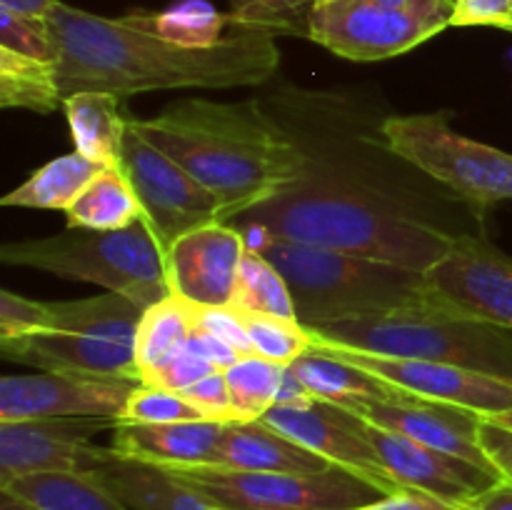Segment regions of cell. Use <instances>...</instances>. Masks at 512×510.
<instances>
[{"mask_svg": "<svg viewBox=\"0 0 512 510\" xmlns=\"http://www.w3.org/2000/svg\"><path fill=\"white\" fill-rule=\"evenodd\" d=\"M138 380L45 373L0 380V420L105 418L118 420Z\"/></svg>", "mask_w": 512, "mask_h": 510, "instance_id": "15", "label": "cell"}, {"mask_svg": "<svg viewBox=\"0 0 512 510\" xmlns=\"http://www.w3.org/2000/svg\"><path fill=\"white\" fill-rule=\"evenodd\" d=\"M45 23L63 98L83 90L128 98L150 90L260 85L280 65L275 35L263 30L235 28L218 45L185 48L125 18H105L60 0Z\"/></svg>", "mask_w": 512, "mask_h": 510, "instance_id": "1", "label": "cell"}, {"mask_svg": "<svg viewBox=\"0 0 512 510\" xmlns=\"http://www.w3.org/2000/svg\"><path fill=\"white\" fill-rule=\"evenodd\" d=\"M288 365L270 363L260 355H243L238 363L225 370L230 398H233L238 423L243 420H260L275 403L283 388Z\"/></svg>", "mask_w": 512, "mask_h": 510, "instance_id": "32", "label": "cell"}, {"mask_svg": "<svg viewBox=\"0 0 512 510\" xmlns=\"http://www.w3.org/2000/svg\"><path fill=\"white\" fill-rule=\"evenodd\" d=\"M355 510H463V508H455V505L445 503V500L440 498H433V495L423 493V490L403 488L400 493L385 495V498Z\"/></svg>", "mask_w": 512, "mask_h": 510, "instance_id": "43", "label": "cell"}, {"mask_svg": "<svg viewBox=\"0 0 512 510\" xmlns=\"http://www.w3.org/2000/svg\"><path fill=\"white\" fill-rule=\"evenodd\" d=\"M98 478L130 510H213L195 490L160 465L120 458L100 465Z\"/></svg>", "mask_w": 512, "mask_h": 510, "instance_id": "24", "label": "cell"}, {"mask_svg": "<svg viewBox=\"0 0 512 510\" xmlns=\"http://www.w3.org/2000/svg\"><path fill=\"white\" fill-rule=\"evenodd\" d=\"M245 253L248 238L233 223H210L190 230L165 250L170 293L195 308L230 305Z\"/></svg>", "mask_w": 512, "mask_h": 510, "instance_id": "18", "label": "cell"}, {"mask_svg": "<svg viewBox=\"0 0 512 510\" xmlns=\"http://www.w3.org/2000/svg\"><path fill=\"white\" fill-rule=\"evenodd\" d=\"M180 395H183L188 403H193L195 408L203 413L205 420L238 423V415H235V408H233V398H230L228 380H225V370H213V373L200 378L198 383H193Z\"/></svg>", "mask_w": 512, "mask_h": 510, "instance_id": "39", "label": "cell"}, {"mask_svg": "<svg viewBox=\"0 0 512 510\" xmlns=\"http://www.w3.org/2000/svg\"><path fill=\"white\" fill-rule=\"evenodd\" d=\"M325 3H338V0H318V5H325Z\"/></svg>", "mask_w": 512, "mask_h": 510, "instance_id": "48", "label": "cell"}, {"mask_svg": "<svg viewBox=\"0 0 512 510\" xmlns=\"http://www.w3.org/2000/svg\"><path fill=\"white\" fill-rule=\"evenodd\" d=\"M0 48L55 63V43L48 23L15 15L5 8H0Z\"/></svg>", "mask_w": 512, "mask_h": 510, "instance_id": "36", "label": "cell"}, {"mask_svg": "<svg viewBox=\"0 0 512 510\" xmlns=\"http://www.w3.org/2000/svg\"><path fill=\"white\" fill-rule=\"evenodd\" d=\"M288 370L315 400L338 405V408H345V405L355 403V400L413 398V395L393 388L390 383L355 368V365L343 363L338 358H330V355L315 353V350H308L305 355H300L295 363L288 365Z\"/></svg>", "mask_w": 512, "mask_h": 510, "instance_id": "25", "label": "cell"}, {"mask_svg": "<svg viewBox=\"0 0 512 510\" xmlns=\"http://www.w3.org/2000/svg\"><path fill=\"white\" fill-rule=\"evenodd\" d=\"M68 228L120 230L145 220L143 205L123 170L103 168L65 210Z\"/></svg>", "mask_w": 512, "mask_h": 510, "instance_id": "27", "label": "cell"}, {"mask_svg": "<svg viewBox=\"0 0 512 510\" xmlns=\"http://www.w3.org/2000/svg\"><path fill=\"white\" fill-rule=\"evenodd\" d=\"M100 170L103 168L98 163L75 150V153L60 155L35 170L20 188L3 195L0 203L5 208H43L65 213Z\"/></svg>", "mask_w": 512, "mask_h": 510, "instance_id": "26", "label": "cell"}, {"mask_svg": "<svg viewBox=\"0 0 512 510\" xmlns=\"http://www.w3.org/2000/svg\"><path fill=\"white\" fill-rule=\"evenodd\" d=\"M230 25L270 35H310L318 0H228Z\"/></svg>", "mask_w": 512, "mask_h": 510, "instance_id": "33", "label": "cell"}, {"mask_svg": "<svg viewBox=\"0 0 512 510\" xmlns=\"http://www.w3.org/2000/svg\"><path fill=\"white\" fill-rule=\"evenodd\" d=\"M145 308L108 293L70 303H50L48 325L38 333L0 340L8 360L45 373L138 380L135 333Z\"/></svg>", "mask_w": 512, "mask_h": 510, "instance_id": "6", "label": "cell"}, {"mask_svg": "<svg viewBox=\"0 0 512 510\" xmlns=\"http://www.w3.org/2000/svg\"><path fill=\"white\" fill-rule=\"evenodd\" d=\"M243 233L248 248L263 253L288 280L295 313L305 328L433 310L423 273L358 255L283 243L258 225H248Z\"/></svg>", "mask_w": 512, "mask_h": 510, "instance_id": "4", "label": "cell"}, {"mask_svg": "<svg viewBox=\"0 0 512 510\" xmlns=\"http://www.w3.org/2000/svg\"><path fill=\"white\" fill-rule=\"evenodd\" d=\"M50 303L23 298L10 290L0 293V340H15L38 333L48 325Z\"/></svg>", "mask_w": 512, "mask_h": 510, "instance_id": "38", "label": "cell"}, {"mask_svg": "<svg viewBox=\"0 0 512 510\" xmlns=\"http://www.w3.org/2000/svg\"><path fill=\"white\" fill-rule=\"evenodd\" d=\"M308 330L348 348L395 355V358L435 360V363L458 365L475 373L512 380L510 330L435 313V310L343 320V323H328Z\"/></svg>", "mask_w": 512, "mask_h": 510, "instance_id": "7", "label": "cell"}, {"mask_svg": "<svg viewBox=\"0 0 512 510\" xmlns=\"http://www.w3.org/2000/svg\"><path fill=\"white\" fill-rule=\"evenodd\" d=\"M58 0H0V8L10 10L15 15H25V18L45 20L50 10L55 8Z\"/></svg>", "mask_w": 512, "mask_h": 510, "instance_id": "46", "label": "cell"}, {"mask_svg": "<svg viewBox=\"0 0 512 510\" xmlns=\"http://www.w3.org/2000/svg\"><path fill=\"white\" fill-rule=\"evenodd\" d=\"M380 133L395 155L473 208L512 200V153L453 130L448 113L393 115L383 120Z\"/></svg>", "mask_w": 512, "mask_h": 510, "instance_id": "8", "label": "cell"}, {"mask_svg": "<svg viewBox=\"0 0 512 510\" xmlns=\"http://www.w3.org/2000/svg\"><path fill=\"white\" fill-rule=\"evenodd\" d=\"M213 465L265 473H323L335 468L328 460L265 425L263 420L228 423Z\"/></svg>", "mask_w": 512, "mask_h": 510, "instance_id": "21", "label": "cell"}, {"mask_svg": "<svg viewBox=\"0 0 512 510\" xmlns=\"http://www.w3.org/2000/svg\"><path fill=\"white\" fill-rule=\"evenodd\" d=\"M503 30H510V33H512V20H510V23L503 25Z\"/></svg>", "mask_w": 512, "mask_h": 510, "instance_id": "49", "label": "cell"}, {"mask_svg": "<svg viewBox=\"0 0 512 510\" xmlns=\"http://www.w3.org/2000/svg\"><path fill=\"white\" fill-rule=\"evenodd\" d=\"M135 28L160 35L170 43L185 48H210L225 38V25H230L228 15L215 10L208 0H180L160 13H130L125 15Z\"/></svg>", "mask_w": 512, "mask_h": 510, "instance_id": "30", "label": "cell"}, {"mask_svg": "<svg viewBox=\"0 0 512 510\" xmlns=\"http://www.w3.org/2000/svg\"><path fill=\"white\" fill-rule=\"evenodd\" d=\"M270 238L330 253L358 255L428 273L453 250L458 235L333 185H308L245 213Z\"/></svg>", "mask_w": 512, "mask_h": 510, "instance_id": "3", "label": "cell"}, {"mask_svg": "<svg viewBox=\"0 0 512 510\" xmlns=\"http://www.w3.org/2000/svg\"><path fill=\"white\" fill-rule=\"evenodd\" d=\"M480 445L500 473V478L512 483V430L483 418L480 420Z\"/></svg>", "mask_w": 512, "mask_h": 510, "instance_id": "42", "label": "cell"}, {"mask_svg": "<svg viewBox=\"0 0 512 510\" xmlns=\"http://www.w3.org/2000/svg\"><path fill=\"white\" fill-rule=\"evenodd\" d=\"M345 410L363 418L365 423L408 435V438L430 445V448H438L443 453L458 455L470 463L495 470V465L490 463L483 445H480L483 415L473 413V410L415 398V395L400 400H355V403L345 405Z\"/></svg>", "mask_w": 512, "mask_h": 510, "instance_id": "19", "label": "cell"}, {"mask_svg": "<svg viewBox=\"0 0 512 510\" xmlns=\"http://www.w3.org/2000/svg\"><path fill=\"white\" fill-rule=\"evenodd\" d=\"M310 338H313L310 350H315V353L355 365V368L385 380V383L408 395L435 400V403L458 405V408L473 410L483 418L512 410V380L475 373V370L458 368V365L435 363V360L395 358V355L348 348V345L320 338L313 330H310Z\"/></svg>", "mask_w": 512, "mask_h": 510, "instance_id": "12", "label": "cell"}, {"mask_svg": "<svg viewBox=\"0 0 512 510\" xmlns=\"http://www.w3.org/2000/svg\"><path fill=\"white\" fill-rule=\"evenodd\" d=\"M213 370H218V368H215L213 363H208V360H205L198 350L190 348V345H185L180 353H175L173 358L165 360L163 365L148 370V373L140 378V383L153 385V388L173 390V393H183V390H188L190 385L198 383L200 378L210 375Z\"/></svg>", "mask_w": 512, "mask_h": 510, "instance_id": "37", "label": "cell"}, {"mask_svg": "<svg viewBox=\"0 0 512 510\" xmlns=\"http://www.w3.org/2000/svg\"><path fill=\"white\" fill-rule=\"evenodd\" d=\"M0 260L95 283L108 293L125 295L140 308L170 295L165 250L145 220L120 230L68 228L50 238L5 243Z\"/></svg>", "mask_w": 512, "mask_h": 510, "instance_id": "5", "label": "cell"}, {"mask_svg": "<svg viewBox=\"0 0 512 510\" xmlns=\"http://www.w3.org/2000/svg\"><path fill=\"white\" fill-rule=\"evenodd\" d=\"M488 420H493V423L503 425V428L512 430V410H508V413H500V415H490Z\"/></svg>", "mask_w": 512, "mask_h": 510, "instance_id": "47", "label": "cell"}, {"mask_svg": "<svg viewBox=\"0 0 512 510\" xmlns=\"http://www.w3.org/2000/svg\"><path fill=\"white\" fill-rule=\"evenodd\" d=\"M65 118L75 150L100 168L123 170V145L128 118L120 115V98L113 93L83 90L65 98Z\"/></svg>", "mask_w": 512, "mask_h": 510, "instance_id": "23", "label": "cell"}, {"mask_svg": "<svg viewBox=\"0 0 512 510\" xmlns=\"http://www.w3.org/2000/svg\"><path fill=\"white\" fill-rule=\"evenodd\" d=\"M123 173L163 250L190 230L223 223L220 200L130 125L123 145Z\"/></svg>", "mask_w": 512, "mask_h": 510, "instance_id": "11", "label": "cell"}, {"mask_svg": "<svg viewBox=\"0 0 512 510\" xmlns=\"http://www.w3.org/2000/svg\"><path fill=\"white\" fill-rule=\"evenodd\" d=\"M65 103L58 65L0 48V105L50 115Z\"/></svg>", "mask_w": 512, "mask_h": 510, "instance_id": "29", "label": "cell"}, {"mask_svg": "<svg viewBox=\"0 0 512 510\" xmlns=\"http://www.w3.org/2000/svg\"><path fill=\"white\" fill-rule=\"evenodd\" d=\"M363 433L373 450L378 453L380 463L385 465L395 483L403 488L423 490L433 498L445 500L455 508L468 510L470 503L480 493L500 480V473L483 468L478 463L458 458V455L443 453L438 448L418 443L408 435L393 433V430L378 428L360 418Z\"/></svg>", "mask_w": 512, "mask_h": 510, "instance_id": "17", "label": "cell"}, {"mask_svg": "<svg viewBox=\"0 0 512 510\" xmlns=\"http://www.w3.org/2000/svg\"><path fill=\"white\" fill-rule=\"evenodd\" d=\"M230 305L243 310V313L278 315V318L298 320L288 280L263 253L253 248H248V253L240 260L233 303Z\"/></svg>", "mask_w": 512, "mask_h": 510, "instance_id": "31", "label": "cell"}, {"mask_svg": "<svg viewBox=\"0 0 512 510\" xmlns=\"http://www.w3.org/2000/svg\"><path fill=\"white\" fill-rule=\"evenodd\" d=\"M260 420L283 433L285 438L313 450L335 468H345L360 475L383 493L393 495L403 490V485L395 483L393 475L380 463L378 453L365 438L360 418L350 410L313 400L310 405H300V408L273 405Z\"/></svg>", "mask_w": 512, "mask_h": 510, "instance_id": "16", "label": "cell"}, {"mask_svg": "<svg viewBox=\"0 0 512 510\" xmlns=\"http://www.w3.org/2000/svg\"><path fill=\"white\" fill-rule=\"evenodd\" d=\"M193 330L195 305L178 295L170 293L168 298L145 308L138 333H135V363H138L140 378L180 353L188 345Z\"/></svg>", "mask_w": 512, "mask_h": 510, "instance_id": "28", "label": "cell"}, {"mask_svg": "<svg viewBox=\"0 0 512 510\" xmlns=\"http://www.w3.org/2000/svg\"><path fill=\"white\" fill-rule=\"evenodd\" d=\"M188 345H190V348L198 350V353L203 355L208 363H213L218 370H228L230 365L238 363V360L243 358V355H240L238 350L233 348V345H228L225 340L215 338L213 333L198 328V325H195L193 335H190V340H188Z\"/></svg>", "mask_w": 512, "mask_h": 510, "instance_id": "44", "label": "cell"}, {"mask_svg": "<svg viewBox=\"0 0 512 510\" xmlns=\"http://www.w3.org/2000/svg\"><path fill=\"white\" fill-rule=\"evenodd\" d=\"M105 428H115V420H0V483L28 473L98 470L115 458L113 448L90 443Z\"/></svg>", "mask_w": 512, "mask_h": 510, "instance_id": "14", "label": "cell"}, {"mask_svg": "<svg viewBox=\"0 0 512 510\" xmlns=\"http://www.w3.org/2000/svg\"><path fill=\"white\" fill-rule=\"evenodd\" d=\"M423 278L435 313L512 333V258L483 235H458L453 250Z\"/></svg>", "mask_w": 512, "mask_h": 510, "instance_id": "13", "label": "cell"}, {"mask_svg": "<svg viewBox=\"0 0 512 510\" xmlns=\"http://www.w3.org/2000/svg\"><path fill=\"white\" fill-rule=\"evenodd\" d=\"M228 423L218 420H183V423L128 425L115 423L110 448L120 458L178 468V465H213Z\"/></svg>", "mask_w": 512, "mask_h": 510, "instance_id": "20", "label": "cell"}, {"mask_svg": "<svg viewBox=\"0 0 512 510\" xmlns=\"http://www.w3.org/2000/svg\"><path fill=\"white\" fill-rule=\"evenodd\" d=\"M468 510H512V483L500 478L470 503Z\"/></svg>", "mask_w": 512, "mask_h": 510, "instance_id": "45", "label": "cell"}, {"mask_svg": "<svg viewBox=\"0 0 512 510\" xmlns=\"http://www.w3.org/2000/svg\"><path fill=\"white\" fill-rule=\"evenodd\" d=\"M512 20V0H455L453 25H493L503 28Z\"/></svg>", "mask_w": 512, "mask_h": 510, "instance_id": "41", "label": "cell"}, {"mask_svg": "<svg viewBox=\"0 0 512 510\" xmlns=\"http://www.w3.org/2000/svg\"><path fill=\"white\" fill-rule=\"evenodd\" d=\"M450 28V18L385 5L380 0H338L315 5L310 40L345 60L373 63L418 48Z\"/></svg>", "mask_w": 512, "mask_h": 510, "instance_id": "10", "label": "cell"}, {"mask_svg": "<svg viewBox=\"0 0 512 510\" xmlns=\"http://www.w3.org/2000/svg\"><path fill=\"white\" fill-rule=\"evenodd\" d=\"M128 125L220 200L223 223L298 188L310 173L308 155L258 100L183 98Z\"/></svg>", "mask_w": 512, "mask_h": 510, "instance_id": "2", "label": "cell"}, {"mask_svg": "<svg viewBox=\"0 0 512 510\" xmlns=\"http://www.w3.org/2000/svg\"><path fill=\"white\" fill-rule=\"evenodd\" d=\"M195 325L215 338L233 345L240 355H253V343H250L248 328H245L243 313L233 305H218V308H195Z\"/></svg>", "mask_w": 512, "mask_h": 510, "instance_id": "40", "label": "cell"}, {"mask_svg": "<svg viewBox=\"0 0 512 510\" xmlns=\"http://www.w3.org/2000/svg\"><path fill=\"white\" fill-rule=\"evenodd\" d=\"M243 313V310H240ZM253 353L278 365H290L313 348L310 330L300 320L278 318V315L243 313Z\"/></svg>", "mask_w": 512, "mask_h": 510, "instance_id": "34", "label": "cell"}, {"mask_svg": "<svg viewBox=\"0 0 512 510\" xmlns=\"http://www.w3.org/2000/svg\"><path fill=\"white\" fill-rule=\"evenodd\" d=\"M165 470L183 480L213 510H355L388 495L345 468L265 473L218 465H178Z\"/></svg>", "mask_w": 512, "mask_h": 510, "instance_id": "9", "label": "cell"}, {"mask_svg": "<svg viewBox=\"0 0 512 510\" xmlns=\"http://www.w3.org/2000/svg\"><path fill=\"white\" fill-rule=\"evenodd\" d=\"M0 495H8L25 510H130L95 470L18 475L0 483Z\"/></svg>", "mask_w": 512, "mask_h": 510, "instance_id": "22", "label": "cell"}, {"mask_svg": "<svg viewBox=\"0 0 512 510\" xmlns=\"http://www.w3.org/2000/svg\"><path fill=\"white\" fill-rule=\"evenodd\" d=\"M183 420H205V418L203 413H200L193 403H188L180 393L140 383L138 388L133 390V395L128 398L123 413L118 415L115 423L155 425V423H183Z\"/></svg>", "mask_w": 512, "mask_h": 510, "instance_id": "35", "label": "cell"}]
</instances>
